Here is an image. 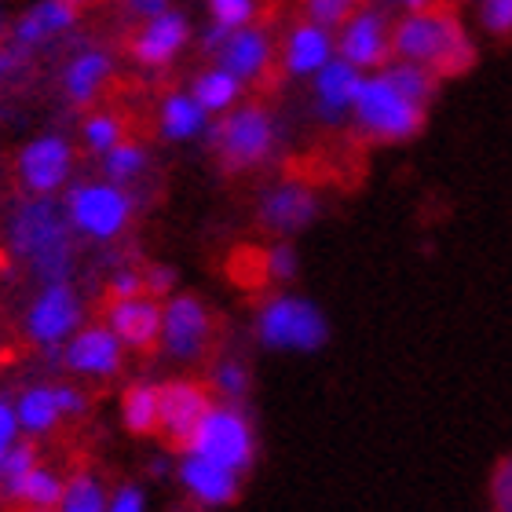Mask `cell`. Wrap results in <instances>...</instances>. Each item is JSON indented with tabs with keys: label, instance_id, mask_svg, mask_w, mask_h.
<instances>
[{
	"label": "cell",
	"instance_id": "cell-1",
	"mask_svg": "<svg viewBox=\"0 0 512 512\" xmlns=\"http://www.w3.org/2000/svg\"><path fill=\"white\" fill-rule=\"evenodd\" d=\"M392 48L406 63L425 66L443 77L465 74L476 63V48L465 37L454 11H417L403 19L392 33Z\"/></svg>",
	"mask_w": 512,
	"mask_h": 512
},
{
	"label": "cell",
	"instance_id": "cell-2",
	"mask_svg": "<svg viewBox=\"0 0 512 512\" xmlns=\"http://www.w3.org/2000/svg\"><path fill=\"white\" fill-rule=\"evenodd\" d=\"M11 242L22 256H30L37 275H44L52 286L63 282L66 271H70V224L48 198L26 202L15 213Z\"/></svg>",
	"mask_w": 512,
	"mask_h": 512
},
{
	"label": "cell",
	"instance_id": "cell-3",
	"mask_svg": "<svg viewBox=\"0 0 512 512\" xmlns=\"http://www.w3.org/2000/svg\"><path fill=\"white\" fill-rule=\"evenodd\" d=\"M256 333L267 348H300V352H315L326 344V319L311 300L300 297H278L260 311Z\"/></svg>",
	"mask_w": 512,
	"mask_h": 512
},
{
	"label": "cell",
	"instance_id": "cell-4",
	"mask_svg": "<svg viewBox=\"0 0 512 512\" xmlns=\"http://www.w3.org/2000/svg\"><path fill=\"white\" fill-rule=\"evenodd\" d=\"M187 454L205 461H216L238 476L253 465V432H249V421L238 414L235 406H224V410H209V417L202 421V428L194 432V439L187 443Z\"/></svg>",
	"mask_w": 512,
	"mask_h": 512
},
{
	"label": "cell",
	"instance_id": "cell-5",
	"mask_svg": "<svg viewBox=\"0 0 512 512\" xmlns=\"http://www.w3.org/2000/svg\"><path fill=\"white\" fill-rule=\"evenodd\" d=\"M355 114L377 139H410L425 125V107L403 99L384 77L363 81L355 96Z\"/></svg>",
	"mask_w": 512,
	"mask_h": 512
},
{
	"label": "cell",
	"instance_id": "cell-6",
	"mask_svg": "<svg viewBox=\"0 0 512 512\" xmlns=\"http://www.w3.org/2000/svg\"><path fill=\"white\" fill-rule=\"evenodd\" d=\"M271 139H275V128H271V118L260 107L235 110L231 118L213 128V143L224 158L227 172H242L260 158H267Z\"/></svg>",
	"mask_w": 512,
	"mask_h": 512
},
{
	"label": "cell",
	"instance_id": "cell-7",
	"mask_svg": "<svg viewBox=\"0 0 512 512\" xmlns=\"http://www.w3.org/2000/svg\"><path fill=\"white\" fill-rule=\"evenodd\" d=\"M209 410H213V399L198 381H169L158 388V428L180 450H187Z\"/></svg>",
	"mask_w": 512,
	"mask_h": 512
},
{
	"label": "cell",
	"instance_id": "cell-8",
	"mask_svg": "<svg viewBox=\"0 0 512 512\" xmlns=\"http://www.w3.org/2000/svg\"><path fill=\"white\" fill-rule=\"evenodd\" d=\"M66 213L77 231H85L92 238H114L128 220V198L118 187L107 183H88L77 187L66 198Z\"/></svg>",
	"mask_w": 512,
	"mask_h": 512
},
{
	"label": "cell",
	"instance_id": "cell-9",
	"mask_svg": "<svg viewBox=\"0 0 512 512\" xmlns=\"http://www.w3.org/2000/svg\"><path fill=\"white\" fill-rule=\"evenodd\" d=\"M77 319H81V308H77L74 289L66 286V282H55V286L44 289L41 300H37V304H33V311H30L33 341H41V344H48V348H55L66 333L74 330Z\"/></svg>",
	"mask_w": 512,
	"mask_h": 512
},
{
	"label": "cell",
	"instance_id": "cell-10",
	"mask_svg": "<svg viewBox=\"0 0 512 512\" xmlns=\"http://www.w3.org/2000/svg\"><path fill=\"white\" fill-rule=\"evenodd\" d=\"M19 172L22 183L37 194H52L70 172V147L59 136L33 139L30 147L19 154Z\"/></svg>",
	"mask_w": 512,
	"mask_h": 512
},
{
	"label": "cell",
	"instance_id": "cell-11",
	"mask_svg": "<svg viewBox=\"0 0 512 512\" xmlns=\"http://www.w3.org/2000/svg\"><path fill=\"white\" fill-rule=\"evenodd\" d=\"M205 333H209V315L194 297H176L161 315V337L169 344V352L180 359H194L202 352Z\"/></svg>",
	"mask_w": 512,
	"mask_h": 512
},
{
	"label": "cell",
	"instance_id": "cell-12",
	"mask_svg": "<svg viewBox=\"0 0 512 512\" xmlns=\"http://www.w3.org/2000/svg\"><path fill=\"white\" fill-rule=\"evenodd\" d=\"M315 194L297 187V183H286V187H275L271 194H264L260 202V224L278 231V235H293L300 227H308L315 220Z\"/></svg>",
	"mask_w": 512,
	"mask_h": 512
},
{
	"label": "cell",
	"instance_id": "cell-13",
	"mask_svg": "<svg viewBox=\"0 0 512 512\" xmlns=\"http://www.w3.org/2000/svg\"><path fill=\"white\" fill-rule=\"evenodd\" d=\"M337 48H341V59L348 66H381L384 55H388L384 19L377 11H359V15L344 26Z\"/></svg>",
	"mask_w": 512,
	"mask_h": 512
},
{
	"label": "cell",
	"instance_id": "cell-14",
	"mask_svg": "<svg viewBox=\"0 0 512 512\" xmlns=\"http://www.w3.org/2000/svg\"><path fill=\"white\" fill-rule=\"evenodd\" d=\"M110 333L132 348H150L161 337V308L150 297L121 300L110 308Z\"/></svg>",
	"mask_w": 512,
	"mask_h": 512
},
{
	"label": "cell",
	"instance_id": "cell-15",
	"mask_svg": "<svg viewBox=\"0 0 512 512\" xmlns=\"http://www.w3.org/2000/svg\"><path fill=\"white\" fill-rule=\"evenodd\" d=\"M187 37H191V22L183 19V15H176V11H165V15H158L147 30L139 33L132 52H136L139 63L161 66L180 52L183 44H187Z\"/></svg>",
	"mask_w": 512,
	"mask_h": 512
},
{
	"label": "cell",
	"instance_id": "cell-16",
	"mask_svg": "<svg viewBox=\"0 0 512 512\" xmlns=\"http://www.w3.org/2000/svg\"><path fill=\"white\" fill-rule=\"evenodd\" d=\"M180 480L187 483V491L205 505H227V502H235V494H238L235 472L224 469V465H216V461L194 458V454L183 458Z\"/></svg>",
	"mask_w": 512,
	"mask_h": 512
},
{
	"label": "cell",
	"instance_id": "cell-17",
	"mask_svg": "<svg viewBox=\"0 0 512 512\" xmlns=\"http://www.w3.org/2000/svg\"><path fill=\"white\" fill-rule=\"evenodd\" d=\"M66 363L81 374H114L121 363V341L103 326H92L66 348Z\"/></svg>",
	"mask_w": 512,
	"mask_h": 512
},
{
	"label": "cell",
	"instance_id": "cell-18",
	"mask_svg": "<svg viewBox=\"0 0 512 512\" xmlns=\"http://www.w3.org/2000/svg\"><path fill=\"white\" fill-rule=\"evenodd\" d=\"M264 59H267V37L256 30L231 33L227 44L220 48V70L231 74L235 81L260 74V70H264Z\"/></svg>",
	"mask_w": 512,
	"mask_h": 512
},
{
	"label": "cell",
	"instance_id": "cell-19",
	"mask_svg": "<svg viewBox=\"0 0 512 512\" xmlns=\"http://www.w3.org/2000/svg\"><path fill=\"white\" fill-rule=\"evenodd\" d=\"M366 77H359L355 66H348L344 59L330 63L326 70H319V107L326 118H337L344 107H355V96L363 88Z\"/></svg>",
	"mask_w": 512,
	"mask_h": 512
},
{
	"label": "cell",
	"instance_id": "cell-20",
	"mask_svg": "<svg viewBox=\"0 0 512 512\" xmlns=\"http://www.w3.org/2000/svg\"><path fill=\"white\" fill-rule=\"evenodd\" d=\"M286 63L293 74H311V70H326L330 66V33L319 26H300L289 37Z\"/></svg>",
	"mask_w": 512,
	"mask_h": 512
},
{
	"label": "cell",
	"instance_id": "cell-21",
	"mask_svg": "<svg viewBox=\"0 0 512 512\" xmlns=\"http://www.w3.org/2000/svg\"><path fill=\"white\" fill-rule=\"evenodd\" d=\"M121 414H125L128 432H136V436L158 432V388L154 384H132L125 392Z\"/></svg>",
	"mask_w": 512,
	"mask_h": 512
},
{
	"label": "cell",
	"instance_id": "cell-22",
	"mask_svg": "<svg viewBox=\"0 0 512 512\" xmlns=\"http://www.w3.org/2000/svg\"><path fill=\"white\" fill-rule=\"evenodd\" d=\"M381 77L395 88V92H399V96L410 99V103H417V107H425L428 99L436 96V74L425 70V66L395 63V66H388Z\"/></svg>",
	"mask_w": 512,
	"mask_h": 512
},
{
	"label": "cell",
	"instance_id": "cell-23",
	"mask_svg": "<svg viewBox=\"0 0 512 512\" xmlns=\"http://www.w3.org/2000/svg\"><path fill=\"white\" fill-rule=\"evenodd\" d=\"M205 125V110L187 96H172L161 110V128L169 139H187Z\"/></svg>",
	"mask_w": 512,
	"mask_h": 512
},
{
	"label": "cell",
	"instance_id": "cell-24",
	"mask_svg": "<svg viewBox=\"0 0 512 512\" xmlns=\"http://www.w3.org/2000/svg\"><path fill=\"white\" fill-rule=\"evenodd\" d=\"M107 70H110L107 55H99V52L81 55V59L70 66V74H66V88H70V96H74L77 103H88L92 92H96V85L107 77Z\"/></svg>",
	"mask_w": 512,
	"mask_h": 512
},
{
	"label": "cell",
	"instance_id": "cell-25",
	"mask_svg": "<svg viewBox=\"0 0 512 512\" xmlns=\"http://www.w3.org/2000/svg\"><path fill=\"white\" fill-rule=\"evenodd\" d=\"M15 417H19L22 428H30V432H41V428L55 425L59 406H55L52 388H30V392L19 399V410H15Z\"/></svg>",
	"mask_w": 512,
	"mask_h": 512
},
{
	"label": "cell",
	"instance_id": "cell-26",
	"mask_svg": "<svg viewBox=\"0 0 512 512\" xmlns=\"http://www.w3.org/2000/svg\"><path fill=\"white\" fill-rule=\"evenodd\" d=\"M235 96H238V81L231 74H224V70H209L194 85V103L202 110H224Z\"/></svg>",
	"mask_w": 512,
	"mask_h": 512
},
{
	"label": "cell",
	"instance_id": "cell-27",
	"mask_svg": "<svg viewBox=\"0 0 512 512\" xmlns=\"http://www.w3.org/2000/svg\"><path fill=\"white\" fill-rule=\"evenodd\" d=\"M37 469V447L33 443H19V447H11L4 458H0V487L15 498L19 491V483Z\"/></svg>",
	"mask_w": 512,
	"mask_h": 512
},
{
	"label": "cell",
	"instance_id": "cell-28",
	"mask_svg": "<svg viewBox=\"0 0 512 512\" xmlns=\"http://www.w3.org/2000/svg\"><path fill=\"white\" fill-rule=\"evenodd\" d=\"M63 512H107V498L92 476H74L63 491Z\"/></svg>",
	"mask_w": 512,
	"mask_h": 512
},
{
	"label": "cell",
	"instance_id": "cell-29",
	"mask_svg": "<svg viewBox=\"0 0 512 512\" xmlns=\"http://www.w3.org/2000/svg\"><path fill=\"white\" fill-rule=\"evenodd\" d=\"M15 498H22V502H30V505H55V502H63V487H59V480H55L52 472L33 469L30 476L19 483Z\"/></svg>",
	"mask_w": 512,
	"mask_h": 512
},
{
	"label": "cell",
	"instance_id": "cell-30",
	"mask_svg": "<svg viewBox=\"0 0 512 512\" xmlns=\"http://www.w3.org/2000/svg\"><path fill=\"white\" fill-rule=\"evenodd\" d=\"M216 388L231 399V403H238V399H246L249 392V370L242 363H224L220 370H216Z\"/></svg>",
	"mask_w": 512,
	"mask_h": 512
},
{
	"label": "cell",
	"instance_id": "cell-31",
	"mask_svg": "<svg viewBox=\"0 0 512 512\" xmlns=\"http://www.w3.org/2000/svg\"><path fill=\"white\" fill-rule=\"evenodd\" d=\"M209 11H213L216 26H224V30H231V33H235V26L253 19V4H249V0H213Z\"/></svg>",
	"mask_w": 512,
	"mask_h": 512
},
{
	"label": "cell",
	"instance_id": "cell-32",
	"mask_svg": "<svg viewBox=\"0 0 512 512\" xmlns=\"http://www.w3.org/2000/svg\"><path fill=\"white\" fill-rule=\"evenodd\" d=\"M143 169V154L139 147H114L107 158V176L110 180H128V176H136Z\"/></svg>",
	"mask_w": 512,
	"mask_h": 512
},
{
	"label": "cell",
	"instance_id": "cell-33",
	"mask_svg": "<svg viewBox=\"0 0 512 512\" xmlns=\"http://www.w3.org/2000/svg\"><path fill=\"white\" fill-rule=\"evenodd\" d=\"M348 11H352V4H344V0H311L308 4L311 26H319V30L344 22L348 19Z\"/></svg>",
	"mask_w": 512,
	"mask_h": 512
},
{
	"label": "cell",
	"instance_id": "cell-34",
	"mask_svg": "<svg viewBox=\"0 0 512 512\" xmlns=\"http://www.w3.org/2000/svg\"><path fill=\"white\" fill-rule=\"evenodd\" d=\"M491 502L498 512H512V458L498 461L491 476Z\"/></svg>",
	"mask_w": 512,
	"mask_h": 512
},
{
	"label": "cell",
	"instance_id": "cell-35",
	"mask_svg": "<svg viewBox=\"0 0 512 512\" xmlns=\"http://www.w3.org/2000/svg\"><path fill=\"white\" fill-rule=\"evenodd\" d=\"M480 19H483V30L491 33H512V0H487L480 8Z\"/></svg>",
	"mask_w": 512,
	"mask_h": 512
},
{
	"label": "cell",
	"instance_id": "cell-36",
	"mask_svg": "<svg viewBox=\"0 0 512 512\" xmlns=\"http://www.w3.org/2000/svg\"><path fill=\"white\" fill-rule=\"evenodd\" d=\"M88 143H92V150H114L118 147V121L114 118H92L88 121Z\"/></svg>",
	"mask_w": 512,
	"mask_h": 512
},
{
	"label": "cell",
	"instance_id": "cell-37",
	"mask_svg": "<svg viewBox=\"0 0 512 512\" xmlns=\"http://www.w3.org/2000/svg\"><path fill=\"white\" fill-rule=\"evenodd\" d=\"M37 11V19L44 22V30H66L70 22L77 19V8L74 4H63V0H55V4H41Z\"/></svg>",
	"mask_w": 512,
	"mask_h": 512
},
{
	"label": "cell",
	"instance_id": "cell-38",
	"mask_svg": "<svg viewBox=\"0 0 512 512\" xmlns=\"http://www.w3.org/2000/svg\"><path fill=\"white\" fill-rule=\"evenodd\" d=\"M267 275L271 278L297 275V253H293V246H275L271 253H267Z\"/></svg>",
	"mask_w": 512,
	"mask_h": 512
},
{
	"label": "cell",
	"instance_id": "cell-39",
	"mask_svg": "<svg viewBox=\"0 0 512 512\" xmlns=\"http://www.w3.org/2000/svg\"><path fill=\"white\" fill-rule=\"evenodd\" d=\"M110 293H114V304H121V300H136L147 293V282H143V275H136V271H121V275L114 278Z\"/></svg>",
	"mask_w": 512,
	"mask_h": 512
},
{
	"label": "cell",
	"instance_id": "cell-40",
	"mask_svg": "<svg viewBox=\"0 0 512 512\" xmlns=\"http://www.w3.org/2000/svg\"><path fill=\"white\" fill-rule=\"evenodd\" d=\"M235 271H238V278H246V282H256V286H260L267 275V256L264 253H238Z\"/></svg>",
	"mask_w": 512,
	"mask_h": 512
},
{
	"label": "cell",
	"instance_id": "cell-41",
	"mask_svg": "<svg viewBox=\"0 0 512 512\" xmlns=\"http://www.w3.org/2000/svg\"><path fill=\"white\" fill-rule=\"evenodd\" d=\"M15 428H19L15 410H11L8 403H0V458H4L11 450V443H15Z\"/></svg>",
	"mask_w": 512,
	"mask_h": 512
},
{
	"label": "cell",
	"instance_id": "cell-42",
	"mask_svg": "<svg viewBox=\"0 0 512 512\" xmlns=\"http://www.w3.org/2000/svg\"><path fill=\"white\" fill-rule=\"evenodd\" d=\"M110 512H143V494L139 487H121L110 502Z\"/></svg>",
	"mask_w": 512,
	"mask_h": 512
},
{
	"label": "cell",
	"instance_id": "cell-43",
	"mask_svg": "<svg viewBox=\"0 0 512 512\" xmlns=\"http://www.w3.org/2000/svg\"><path fill=\"white\" fill-rule=\"evenodd\" d=\"M143 282H147V293L161 297V293H169V289H172L176 275H172L169 267H150V275H143Z\"/></svg>",
	"mask_w": 512,
	"mask_h": 512
},
{
	"label": "cell",
	"instance_id": "cell-44",
	"mask_svg": "<svg viewBox=\"0 0 512 512\" xmlns=\"http://www.w3.org/2000/svg\"><path fill=\"white\" fill-rule=\"evenodd\" d=\"M52 395H55L59 414H81V410H85V399H81L74 388H52Z\"/></svg>",
	"mask_w": 512,
	"mask_h": 512
},
{
	"label": "cell",
	"instance_id": "cell-45",
	"mask_svg": "<svg viewBox=\"0 0 512 512\" xmlns=\"http://www.w3.org/2000/svg\"><path fill=\"white\" fill-rule=\"evenodd\" d=\"M15 70H22V48L19 44L15 48H0V81L11 77Z\"/></svg>",
	"mask_w": 512,
	"mask_h": 512
}]
</instances>
